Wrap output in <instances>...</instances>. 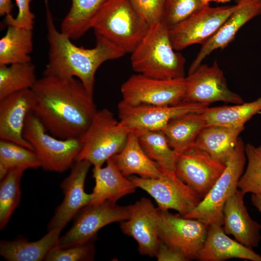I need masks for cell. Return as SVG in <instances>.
<instances>
[{
	"mask_svg": "<svg viewBox=\"0 0 261 261\" xmlns=\"http://www.w3.org/2000/svg\"><path fill=\"white\" fill-rule=\"evenodd\" d=\"M31 90V112L58 138H80L97 111L93 96L75 77L43 76Z\"/></svg>",
	"mask_w": 261,
	"mask_h": 261,
	"instance_id": "cell-1",
	"label": "cell"
},
{
	"mask_svg": "<svg viewBox=\"0 0 261 261\" xmlns=\"http://www.w3.org/2000/svg\"><path fill=\"white\" fill-rule=\"evenodd\" d=\"M45 5L49 51L44 76L75 77L93 96L98 69L104 62L120 58L126 53L112 41L97 34L94 47L87 49L76 46L56 28L47 0Z\"/></svg>",
	"mask_w": 261,
	"mask_h": 261,
	"instance_id": "cell-2",
	"label": "cell"
},
{
	"mask_svg": "<svg viewBox=\"0 0 261 261\" xmlns=\"http://www.w3.org/2000/svg\"><path fill=\"white\" fill-rule=\"evenodd\" d=\"M131 54L132 68L138 73L162 79L185 77V58L175 52L169 29L161 22L150 25Z\"/></svg>",
	"mask_w": 261,
	"mask_h": 261,
	"instance_id": "cell-3",
	"label": "cell"
},
{
	"mask_svg": "<svg viewBox=\"0 0 261 261\" xmlns=\"http://www.w3.org/2000/svg\"><path fill=\"white\" fill-rule=\"evenodd\" d=\"M149 27L129 0H108L91 23L95 34L112 41L126 53L135 49Z\"/></svg>",
	"mask_w": 261,
	"mask_h": 261,
	"instance_id": "cell-4",
	"label": "cell"
},
{
	"mask_svg": "<svg viewBox=\"0 0 261 261\" xmlns=\"http://www.w3.org/2000/svg\"><path fill=\"white\" fill-rule=\"evenodd\" d=\"M130 132L108 109L97 111L80 138L82 148L76 161L87 160L94 166H102L122 149Z\"/></svg>",
	"mask_w": 261,
	"mask_h": 261,
	"instance_id": "cell-5",
	"label": "cell"
},
{
	"mask_svg": "<svg viewBox=\"0 0 261 261\" xmlns=\"http://www.w3.org/2000/svg\"><path fill=\"white\" fill-rule=\"evenodd\" d=\"M246 161L245 145L239 137L229 162L221 175L198 205L183 216L207 225H223V210L228 199L238 189V183Z\"/></svg>",
	"mask_w": 261,
	"mask_h": 261,
	"instance_id": "cell-6",
	"label": "cell"
},
{
	"mask_svg": "<svg viewBox=\"0 0 261 261\" xmlns=\"http://www.w3.org/2000/svg\"><path fill=\"white\" fill-rule=\"evenodd\" d=\"M23 135L45 171L65 172L76 161L82 148L80 138L61 139L47 133L32 112L26 117Z\"/></svg>",
	"mask_w": 261,
	"mask_h": 261,
	"instance_id": "cell-7",
	"label": "cell"
},
{
	"mask_svg": "<svg viewBox=\"0 0 261 261\" xmlns=\"http://www.w3.org/2000/svg\"><path fill=\"white\" fill-rule=\"evenodd\" d=\"M133 204L119 206L111 201L89 204L75 216L72 226L59 237L57 247L63 248L93 242L103 227L128 219Z\"/></svg>",
	"mask_w": 261,
	"mask_h": 261,
	"instance_id": "cell-8",
	"label": "cell"
},
{
	"mask_svg": "<svg viewBox=\"0 0 261 261\" xmlns=\"http://www.w3.org/2000/svg\"><path fill=\"white\" fill-rule=\"evenodd\" d=\"M185 77L162 79L138 73L121 87L122 101L132 105H174L184 102Z\"/></svg>",
	"mask_w": 261,
	"mask_h": 261,
	"instance_id": "cell-9",
	"label": "cell"
},
{
	"mask_svg": "<svg viewBox=\"0 0 261 261\" xmlns=\"http://www.w3.org/2000/svg\"><path fill=\"white\" fill-rule=\"evenodd\" d=\"M158 226L160 240L183 254L188 261L197 260L208 225L193 218L173 214L159 207Z\"/></svg>",
	"mask_w": 261,
	"mask_h": 261,
	"instance_id": "cell-10",
	"label": "cell"
},
{
	"mask_svg": "<svg viewBox=\"0 0 261 261\" xmlns=\"http://www.w3.org/2000/svg\"><path fill=\"white\" fill-rule=\"evenodd\" d=\"M130 179L137 188L148 193L159 208L174 210L182 216L193 210L202 200L175 172H161L157 178L131 176Z\"/></svg>",
	"mask_w": 261,
	"mask_h": 261,
	"instance_id": "cell-11",
	"label": "cell"
},
{
	"mask_svg": "<svg viewBox=\"0 0 261 261\" xmlns=\"http://www.w3.org/2000/svg\"><path fill=\"white\" fill-rule=\"evenodd\" d=\"M209 105L182 102L174 105H132L121 101L118 104L119 121L130 132L140 130H162L169 122L190 113H202Z\"/></svg>",
	"mask_w": 261,
	"mask_h": 261,
	"instance_id": "cell-12",
	"label": "cell"
},
{
	"mask_svg": "<svg viewBox=\"0 0 261 261\" xmlns=\"http://www.w3.org/2000/svg\"><path fill=\"white\" fill-rule=\"evenodd\" d=\"M185 79L184 102L207 105L216 102L235 104L244 102L239 94L229 89L224 73L216 60L210 66L201 64Z\"/></svg>",
	"mask_w": 261,
	"mask_h": 261,
	"instance_id": "cell-13",
	"label": "cell"
},
{
	"mask_svg": "<svg viewBox=\"0 0 261 261\" xmlns=\"http://www.w3.org/2000/svg\"><path fill=\"white\" fill-rule=\"evenodd\" d=\"M237 7L236 4L218 7L208 6L169 29L174 49L178 51L193 44H203L219 29Z\"/></svg>",
	"mask_w": 261,
	"mask_h": 261,
	"instance_id": "cell-14",
	"label": "cell"
},
{
	"mask_svg": "<svg viewBox=\"0 0 261 261\" xmlns=\"http://www.w3.org/2000/svg\"><path fill=\"white\" fill-rule=\"evenodd\" d=\"M226 166L194 146L178 154L175 173L203 199Z\"/></svg>",
	"mask_w": 261,
	"mask_h": 261,
	"instance_id": "cell-15",
	"label": "cell"
},
{
	"mask_svg": "<svg viewBox=\"0 0 261 261\" xmlns=\"http://www.w3.org/2000/svg\"><path fill=\"white\" fill-rule=\"evenodd\" d=\"M92 164L87 160L76 161L69 175L60 184L64 198L48 225V230H62L77 214L90 203V194L85 191V182Z\"/></svg>",
	"mask_w": 261,
	"mask_h": 261,
	"instance_id": "cell-16",
	"label": "cell"
},
{
	"mask_svg": "<svg viewBox=\"0 0 261 261\" xmlns=\"http://www.w3.org/2000/svg\"><path fill=\"white\" fill-rule=\"evenodd\" d=\"M120 229L136 241L141 255L155 257L160 240L157 208L150 200L142 197L133 204L129 218L120 222Z\"/></svg>",
	"mask_w": 261,
	"mask_h": 261,
	"instance_id": "cell-17",
	"label": "cell"
},
{
	"mask_svg": "<svg viewBox=\"0 0 261 261\" xmlns=\"http://www.w3.org/2000/svg\"><path fill=\"white\" fill-rule=\"evenodd\" d=\"M234 1L237 5L236 9L219 29L202 44L200 51L189 68L188 74L193 72L213 51L227 47L244 25L261 14V0Z\"/></svg>",
	"mask_w": 261,
	"mask_h": 261,
	"instance_id": "cell-18",
	"label": "cell"
},
{
	"mask_svg": "<svg viewBox=\"0 0 261 261\" xmlns=\"http://www.w3.org/2000/svg\"><path fill=\"white\" fill-rule=\"evenodd\" d=\"M31 89L11 94L0 100V139L10 141L33 150L23 137L27 115L32 111Z\"/></svg>",
	"mask_w": 261,
	"mask_h": 261,
	"instance_id": "cell-19",
	"label": "cell"
},
{
	"mask_svg": "<svg viewBox=\"0 0 261 261\" xmlns=\"http://www.w3.org/2000/svg\"><path fill=\"white\" fill-rule=\"evenodd\" d=\"M245 195L238 188L226 202L223 210L225 232L249 248L258 246L261 240V224L250 216L244 201Z\"/></svg>",
	"mask_w": 261,
	"mask_h": 261,
	"instance_id": "cell-20",
	"label": "cell"
},
{
	"mask_svg": "<svg viewBox=\"0 0 261 261\" xmlns=\"http://www.w3.org/2000/svg\"><path fill=\"white\" fill-rule=\"evenodd\" d=\"M239 259L251 261H261V255L231 238L222 226L209 225L206 236L197 260L201 261H224Z\"/></svg>",
	"mask_w": 261,
	"mask_h": 261,
	"instance_id": "cell-21",
	"label": "cell"
},
{
	"mask_svg": "<svg viewBox=\"0 0 261 261\" xmlns=\"http://www.w3.org/2000/svg\"><path fill=\"white\" fill-rule=\"evenodd\" d=\"M92 173L95 184L89 204L105 201L116 203L123 197L134 193L137 188L130 178L122 174L112 158L104 167L94 166Z\"/></svg>",
	"mask_w": 261,
	"mask_h": 261,
	"instance_id": "cell-22",
	"label": "cell"
},
{
	"mask_svg": "<svg viewBox=\"0 0 261 261\" xmlns=\"http://www.w3.org/2000/svg\"><path fill=\"white\" fill-rule=\"evenodd\" d=\"M244 127L205 126L199 134L195 146L212 159L226 165L234 151Z\"/></svg>",
	"mask_w": 261,
	"mask_h": 261,
	"instance_id": "cell-23",
	"label": "cell"
},
{
	"mask_svg": "<svg viewBox=\"0 0 261 261\" xmlns=\"http://www.w3.org/2000/svg\"><path fill=\"white\" fill-rule=\"evenodd\" d=\"M61 230L53 229L39 240L29 241L19 237L11 241H1L0 254L9 261H41L57 246Z\"/></svg>",
	"mask_w": 261,
	"mask_h": 261,
	"instance_id": "cell-24",
	"label": "cell"
},
{
	"mask_svg": "<svg viewBox=\"0 0 261 261\" xmlns=\"http://www.w3.org/2000/svg\"><path fill=\"white\" fill-rule=\"evenodd\" d=\"M125 176L137 174L144 178H157L161 174L157 164L146 154L137 135L130 132L122 149L112 157Z\"/></svg>",
	"mask_w": 261,
	"mask_h": 261,
	"instance_id": "cell-25",
	"label": "cell"
},
{
	"mask_svg": "<svg viewBox=\"0 0 261 261\" xmlns=\"http://www.w3.org/2000/svg\"><path fill=\"white\" fill-rule=\"evenodd\" d=\"M205 126L201 113H190L171 120L162 131L178 155L195 146L199 134Z\"/></svg>",
	"mask_w": 261,
	"mask_h": 261,
	"instance_id": "cell-26",
	"label": "cell"
},
{
	"mask_svg": "<svg viewBox=\"0 0 261 261\" xmlns=\"http://www.w3.org/2000/svg\"><path fill=\"white\" fill-rule=\"evenodd\" d=\"M261 111V97L251 102L232 106L207 107L201 115L206 126L244 127L245 123Z\"/></svg>",
	"mask_w": 261,
	"mask_h": 261,
	"instance_id": "cell-27",
	"label": "cell"
},
{
	"mask_svg": "<svg viewBox=\"0 0 261 261\" xmlns=\"http://www.w3.org/2000/svg\"><path fill=\"white\" fill-rule=\"evenodd\" d=\"M33 29L8 26L0 40V65L31 61Z\"/></svg>",
	"mask_w": 261,
	"mask_h": 261,
	"instance_id": "cell-28",
	"label": "cell"
},
{
	"mask_svg": "<svg viewBox=\"0 0 261 261\" xmlns=\"http://www.w3.org/2000/svg\"><path fill=\"white\" fill-rule=\"evenodd\" d=\"M71 8L62 20L60 31L72 40L81 37L91 28L96 14L108 0H70Z\"/></svg>",
	"mask_w": 261,
	"mask_h": 261,
	"instance_id": "cell-29",
	"label": "cell"
},
{
	"mask_svg": "<svg viewBox=\"0 0 261 261\" xmlns=\"http://www.w3.org/2000/svg\"><path fill=\"white\" fill-rule=\"evenodd\" d=\"M148 156L161 172H175L178 154L171 147L162 130L134 131Z\"/></svg>",
	"mask_w": 261,
	"mask_h": 261,
	"instance_id": "cell-30",
	"label": "cell"
},
{
	"mask_svg": "<svg viewBox=\"0 0 261 261\" xmlns=\"http://www.w3.org/2000/svg\"><path fill=\"white\" fill-rule=\"evenodd\" d=\"M37 80L35 66L31 61L0 65V100L31 89Z\"/></svg>",
	"mask_w": 261,
	"mask_h": 261,
	"instance_id": "cell-31",
	"label": "cell"
},
{
	"mask_svg": "<svg viewBox=\"0 0 261 261\" xmlns=\"http://www.w3.org/2000/svg\"><path fill=\"white\" fill-rule=\"evenodd\" d=\"M41 167L36 153L30 149L8 141H0V180L14 169Z\"/></svg>",
	"mask_w": 261,
	"mask_h": 261,
	"instance_id": "cell-32",
	"label": "cell"
},
{
	"mask_svg": "<svg viewBox=\"0 0 261 261\" xmlns=\"http://www.w3.org/2000/svg\"><path fill=\"white\" fill-rule=\"evenodd\" d=\"M22 169L11 170L0 183V229L7 225L21 198L20 181Z\"/></svg>",
	"mask_w": 261,
	"mask_h": 261,
	"instance_id": "cell-33",
	"label": "cell"
},
{
	"mask_svg": "<svg viewBox=\"0 0 261 261\" xmlns=\"http://www.w3.org/2000/svg\"><path fill=\"white\" fill-rule=\"evenodd\" d=\"M247 166L239 179L238 188L244 194H261V145H245Z\"/></svg>",
	"mask_w": 261,
	"mask_h": 261,
	"instance_id": "cell-34",
	"label": "cell"
},
{
	"mask_svg": "<svg viewBox=\"0 0 261 261\" xmlns=\"http://www.w3.org/2000/svg\"><path fill=\"white\" fill-rule=\"evenodd\" d=\"M208 6L204 0H167L161 22L171 29Z\"/></svg>",
	"mask_w": 261,
	"mask_h": 261,
	"instance_id": "cell-35",
	"label": "cell"
},
{
	"mask_svg": "<svg viewBox=\"0 0 261 261\" xmlns=\"http://www.w3.org/2000/svg\"><path fill=\"white\" fill-rule=\"evenodd\" d=\"M94 256L95 247L93 242L63 248L56 246L49 252L44 261H92Z\"/></svg>",
	"mask_w": 261,
	"mask_h": 261,
	"instance_id": "cell-36",
	"label": "cell"
},
{
	"mask_svg": "<svg viewBox=\"0 0 261 261\" xmlns=\"http://www.w3.org/2000/svg\"><path fill=\"white\" fill-rule=\"evenodd\" d=\"M136 11L150 25L161 21L167 0H129Z\"/></svg>",
	"mask_w": 261,
	"mask_h": 261,
	"instance_id": "cell-37",
	"label": "cell"
},
{
	"mask_svg": "<svg viewBox=\"0 0 261 261\" xmlns=\"http://www.w3.org/2000/svg\"><path fill=\"white\" fill-rule=\"evenodd\" d=\"M18 9L16 16L12 14L5 16L4 21L8 26L33 29L35 16L31 12L30 3L31 0H15Z\"/></svg>",
	"mask_w": 261,
	"mask_h": 261,
	"instance_id": "cell-38",
	"label": "cell"
},
{
	"mask_svg": "<svg viewBox=\"0 0 261 261\" xmlns=\"http://www.w3.org/2000/svg\"><path fill=\"white\" fill-rule=\"evenodd\" d=\"M158 261H187L185 256L178 250L160 240L155 256Z\"/></svg>",
	"mask_w": 261,
	"mask_h": 261,
	"instance_id": "cell-39",
	"label": "cell"
},
{
	"mask_svg": "<svg viewBox=\"0 0 261 261\" xmlns=\"http://www.w3.org/2000/svg\"><path fill=\"white\" fill-rule=\"evenodd\" d=\"M13 8L12 0H0V15H8L11 14Z\"/></svg>",
	"mask_w": 261,
	"mask_h": 261,
	"instance_id": "cell-40",
	"label": "cell"
},
{
	"mask_svg": "<svg viewBox=\"0 0 261 261\" xmlns=\"http://www.w3.org/2000/svg\"><path fill=\"white\" fill-rule=\"evenodd\" d=\"M251 202L261 214V194H251Z\"/></svg>",
	"mask_w": 261,
	"mask_h": 261,
	"instance_id": "cell-41",
	"label": "cell"
},
{
	"mask_svg": "<svg viewBox=\"0 0 261 261\" xmlns=\"http://www.w3.org/2000/svg\"><path fill=\"white\" fill-rule=\"evenodd\" d=\"M206 3H209L210 1H215L218 3H226L230 1L231 0H204Z\"/></svg>",
	"mask_w": 261,
	"mask_h": 261,
	"instance_id": "cell-42",
	"label": "cell"
}]
</instances>
